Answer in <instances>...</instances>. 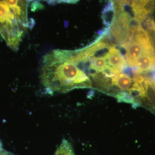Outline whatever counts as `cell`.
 Returning a JSON list of instances; mask_svg holds the SVG:
<instances>
[{
    "label": "cell",
    "mask_w": 155,
    "mask_h": 155,
    "mask_svg": "<svg viewBox=\"0 0 155 155\" xmlns=\"http://www.w3.org/2000/svg\"><path fill=\"white\" fill-rule=\"evenodd\" d=\"M40 79L46 93L52 95L91 87L88 77L64 50H53L44 56Z\"/></svg>",
    "instance_id": "1"
},
{
    "label": "cell",
    "mask_w": 155,
    "mask_h": 155,
    "mask_svg": "<svg viewBox=\"0 0 155 155\" xmlns=\"http://www.w3.org/2000/svg\"><path fill=\"white\" fill-rule=\"evenodd\" d=\"M28 14L18 11L6 0H0V35L12 50L18 49L22 38L32 27Z\"/></svg>",
    "instance_id": "2"
},
{
    "label": "cell",
    "mask_w": 155,
    "mask_h": 155,
    "mask_svg": "<svg viewBox=\"0 0 155 155\" xmlns=\"http://www.w3.org/2000/svg\"><path fill=\"white\" fill-rule=\"evenodd\" d=\"M105 56L108 66L114 69L117 74L121 73L127 62L120 50L108 42L105 49Z\"/></svg>",
    "instance_id": "3"
},
{
    "label": "cell",
    "mask_w": 155,
    "mask_h": 155,
    "mask_svg": "<svg viewBox=\"0 0 155 155\" xmlns=\"http://www.w3.org/2000/svg\"><path fill=\"white\" fill-rule=\"evenodd\" d=\"M125 48L127 50L126 54L127 61V63L131 66H134L136 61L145 53H155V52L148 51L143 45L136 40L130 41Z\"/></svg>",
    "instance_id": "4"
},
{
    "label": "cell",
    "mask_w": 155,
    "mask_h": 155,
    "mask_svg": "<svg viewBox=\"0 0 155 155\" xmlns=\"http://www.w3.org/2000/svg\"><path fill=\"white\" fill-rule=\"evenodd\" d=\"M133 80L129 75L120 73L111 79L109 89V93H111L113 87H116L121 90H128L133 84Z\"/></svg>",
    "instance_id": "5"
},
{
    "label": "cell",
    "mask_w": 155,
    "mask_h": 155,
    "mask_svg": "<svg viewBox=\"0 0 155 155\" xmlns=\"http://www.w3.org/2000/svg\"><path fill=\"white\" fill-rule=\"evenodd\" d=\"M134 66L140 71H149L155 67V53H145L136 61Z\"/></svg>",
    "instance_id": "6"
},
{
    "label": "cell",
    "mask_w": 155,
    "mask_h": 155,
    "mask_svg": "<svg viewBox=\"0 0 155 155\" xmlns=\"http://www.w3.org/2000/svg\"><path fill=\"white\" fill-rule=\"evenodd\" d=\"M152 1V0H132V5L139 6L145 8V7Z\"/></svg>",
    "instance_id": "7"
},
{
    "label": "cell",
    "mask_w": 155,
    "mask_h": 155,
    "mask_svg": "<svg viewBox=\"0 0 155 155\" xmlns=\"http://www.w3.org/2000/svg\"><path fill=\"white\" fill-rule=\"evenodd\" d=\"M145 26L147 29L155 31V22L152 18H148L145 22Z\"/></svg>",
    "instance_id": "8"
},
{
    "label": "cell",
    "mask_w": 155,
    "mask_h": 155,
    "mask_svg": "<svg viewBox=\"0 0 155 155\" xmlns=\"http://www.w3.org/2000/svg\"><path fill=\"white\" fill-rule=\"evenodd\" d=\"M78 0H56V3H75Z\"/></svg>",
    "instance_id": "9"
},
{
    "label": "cell",
    "mask_w": 155,
    "mask_h": 155,
    "mask_svg": "<svg viewBox=\"0 0 155 155\" xmlns=\"http://www.w3.org/2000/svg\"><path fill=\"white\" fill-rule=\"evenodd\" d=\"M155 32H154V36H155V31H154Z\"/></svg>",
    "instance_id": "10"
}]
</instances>
